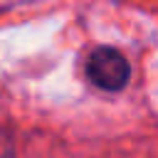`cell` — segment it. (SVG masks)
Here are the masks:
<instances>
[{"label":"cell","instance_id":"cell-1","mask_svg":"<svg viewBox=\"0 0 158 158\" xmlns=\"http://www.w3.org/2000/svg\"><path fill=\"white\" fill-rule=\"evenodd\" d=\"M86 77L91 79L94 86L104 91H118L126 86L131 77V67L121 52L111 47H99L86 59Z\"/></svg>","mask_w":158,"mask_h":158},{"label":"cell","instance_id":"cell-2","mask_svg":"<svg viewBox=\"0 0 158 158\" xmlns=\"http://www.w3.org/2000/svg\"><path fill=\"white\" fill-rule=\"evenodd\" d=\"M0 158H12V148L5 136H0Z\"/></svg>","mask_w":158,"mask_h":158}]
</instances>
